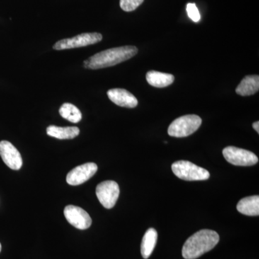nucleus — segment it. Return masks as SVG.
I'll list each match as a JSON object with an SVG mask.
<instances>
[{"label":"nucleus","instance_id":"nucleus-6","mask_svg":"<svg viewBox=\"0 0 259 259\" xmlns=\"http://www.w3.org/2000/svg\"><path fill=\"white\" fill-rule=\"evenodd\" d=\"M223 154L227 161L235 166H253L258 161V158L255 153L234 146L225 148Z\"/></svg>","mask_w":259,"mask_h":259},{"label":"nucleus","instance_id":"nucleus-4","mask_svg":"<svg viewBox=\"0 0 259 259\" xmlns=\"http://www.w3.org/2000/svg\"><path fill=\"white\" fill-rule=\"evenodd\" d=\"M174 174L181 180L203 181L209 178V171L188 161H178L172 164Z\"/></svg>","mask_w":259,"mask_h":259},{"label":"nucleus","instance_id":"nucleus-10","mask_svg":"<svg viewBox=\"0 0 259 259\" xmlns=\"http://www.w3.org/2000/svg\"><path fill=\"white\" fill-rule=\"evenodd\" d=\"M0 156L5 164L13 170H19L23 166V158L18 150L9 141L0 142Z\"/></svg>","mask_w":259,"mask_h":259},{"label":"nucleus","instance_id":"nucleus-19","mask_svg":"<svg viewBox=\"0 0 259 259\" xmlns=\"http://www.w3.org/2000/svg\"><path fill=\"white\" fill-rule=\"evenodd\" d=\"M187 12L189 18H190L192 21L195 22V23H198L199 20H200V13H199L198 8H197V6H196L194 3H188V4H187Z\"/></svg>","mask_w":259,"mask_h":259},{"label":"nucleus","instance_id":"nucleus-1","mask_svg":"<svg viewBox=\"0 0 259 259\" xmlns=\"http://www.w3.org/2000/svg\"><path fill=\"white\" fill-rule=\"evenodd\" d=\"M139 49L134 46H125L107 49L97 53L83 61V67L88 69H100L120 64L134 57Z\"/></svg>","mask_w":259,"mask_h":259},{"label":"nucleus","instance_id":"nucleus-20","mask_svg":"<svg viewBox=\"0 0 259 259\" xmlns=\"http://www.w3.org/2000/svg\"><path fill=\"white\" fill-rule=\"evenodd\" d=\"M253 129L256 131L258 134H259V122L258 121H256V122H253Z\"/></svg>","mask_w":259,"mask_h":259},{"label":"nucleus","instance_id":"nucleus-13","mask_svg":"<svg viewBox=\"0 0 259 259\" xmlns=\"http://www.w3.org/2000/svg\"><path fill=\"white\" fill-rule=\"evenodd\" d=\"M238 212L245 215L258 216L259 214V197L258 195L245 197L237 204Z\"/></svg>","mask_w":259,"mask_h":259},{"label":"nucleus","instance_id":"nucleus-12","mask_svg":"<svg viewBox=\"0 0 259 259\" xmlns=\"http://www.w3.org/2000/svg\"><path fill=\"white\" fill-rule=\"evenodd\" d=\"M259 90L258 75H248L245 76L237 87L236 92L241 96L246 97L254 95Z\"/></svg>","mask_w":259,"mask_h":259},{"label":"nucleus","instance_id":"nucleus-15","mask_svg":"<svg viewBox=\"0 0 259 259\" xmlns=\"http://www.w3.org/2000/svg\"><path fill=\"white\" fill-rule=\"evenodd\" d=\"M158 233L154 228H149L145 233L141 245V253L143 258L147 259L153 253L157 243Z\"/></svg>","mask_w":259,"mask_h":259},{"label":"nucleus","instance_id":"nucleus-21","mask_svg":"<svg viewBox=\"0 0 259 259\" xmlns=\"http://www.w3.org/2000/svg\"><path fill=\"white\" fill-rule=\"evenodd\" d=\"M2 250V245L1 243H0V252H1Z\"/></svg>","mask_w":259,"mask_h":259},{"label":"nucleus","instance_id":"nucleus-9","mask_svg":"<svg viewBox=\"0 0 259 259\" xmlns=\"http://www.w3.org/2000/svg\"><path fill=\"white\" fill-rule=\"evenodd\" d=\"M97 168L98 167L95 163H87L75 167L66 176V182L72 186L82 185L95 175Z\"/></svg>","mask_w":259,"mask_h":259},{"label":"nucleus","instance_id":"nucleus-14","mask_svg":"<svg viewBox=\"0 0 259 259\" xmlns=\"http://www.w3.org/2000/svg\"><path fill=\"white\" fill-rule=\"evenodd\" d=\"M146 80L151 86L157 88H166L175 81V76L172 74L150 71L146 74Z\"/></svg>","mask_w":259,"mask_h":259},{"label":"nucleus","instance_id":"nucleus-16","mask_svg":"<svg viewBox=\"0 0 259 259\" xmlns=\"http://www.w3.org/2000/svg\"><path fill=\"white\" fill-rule=\"evenodd\" d=\"M47 134L51 137L60 140L73 139L79 136L80 131L77 127H59L50 125L47 127Z\"/></svg>","mask_w":259,"mask_h":259},{"label":"nucleus","instance_id":"nucleus-18","mask_svg":"<svg viewBox=\"0 0 259 259\" xmlns=\"http://www.w3.org/2000/svg\"><path fill=\"white\" fill-rule=\"evenodd\" d=\"M144 0H120L121 9L125 12H132L144 3Z\"/></svg>","mask_w":259,"mask_h":259},{"label":"nucleus","instance_id":"nucleus-5","mask_svg":"<svg viewBox=\"0 0 259 259\" xmlns=\"http://www.w3.org/2000/svg\"><path fill=\"white\" fill-rule=\"evenodd\" d=\"M102 40V34L98 32H86L81 33L71 38L62 39L56 42L54 49L56 51L66 50V49H76L93 45Z\"/></svg>","mask_w":259,"mask_h":259},{"label":"nucleus","instance_id":"nucleus-17","mask_svg":"<svg viewBox=\"0 0 259 259\" xmlns=\"http://www.w3.org/2000/svg\"><path fill=\"white\" fill-rule=\"evenodd\" d=\"M59 114L63 118L73 123H77L82 118L81 111L71 103L63 104L59 109Z\"/></svg>","mask_w":259,"mask_h":259},{"label":"nucleus","instance_id":"nucleus-3","mask_svg":"<svg viewBox=\"0 0 259 259\" xmlns=\"http://www.w3.org/2000/svg\"><path fill=\"white\" fill-rule=\"evenodd\" d=\"M202 124V119L198 115H187L176 119L170 124L168 134L175 138H185L199 129Z\"/></svg>","mask_w":259,"mask_h":259},{"label":"nucleus","instance_id":"nucleus-2","mask_svg":"<svg viewBox=\"0 0 259 259\" xmlns=\"http://www.w3.org/2000/svg\"><path fill=\"white\" fill-rule=\"evenodd\" d=\"M220 236L212 230H201L190 236L184 244L182 255L185 259H196L213 249Z\"/></svg>","mask_w":259,"mask_h":259},{"label":"nucleus","instance_id":"nucleus-11","mask_svg":"<svg viewBox=\"0 0 259 259\" xmlns=\"http://www.w3.org/2000/svg\"><path fill=\"white\" fill-rule=\"evenodd\" d=\"M107 94L109 99L120 107L134 108L139 103L136 97L124 89H112Z\"/></svg>","mask_w":259,"mask_h":259},{"label":"nucleus","instance_id":"nucleus-7","mask_svg":"<svg viewBox=\"0 0 259 259\" xmlns=\"http://www.w3.org/2000/svg\"><path fill=\"white\" fill-rule=\"evenodd\" d=\"M96 194L97 198L104 207L111 209L115 205L118 199L120 188L117 182L105 181L97 185Z\"/></svg>","mask_w":259,"mask_h":259},{"label":"nucleus","instance_id":"nucleus-8","mask_svg":"<svg viewBox=\"0 0 259 259\" xmlns=\"http://www.w3.org/2000/svg\"><path fill=\"white\" fill-rule=\"evenodd\" d=\"M64 216L68 222L79 230L88 229L92 225L90 214L84 209L74 205H68L64 208Z\"/></svg>","mask_w":259,"mask_h":259}]
</instances>
